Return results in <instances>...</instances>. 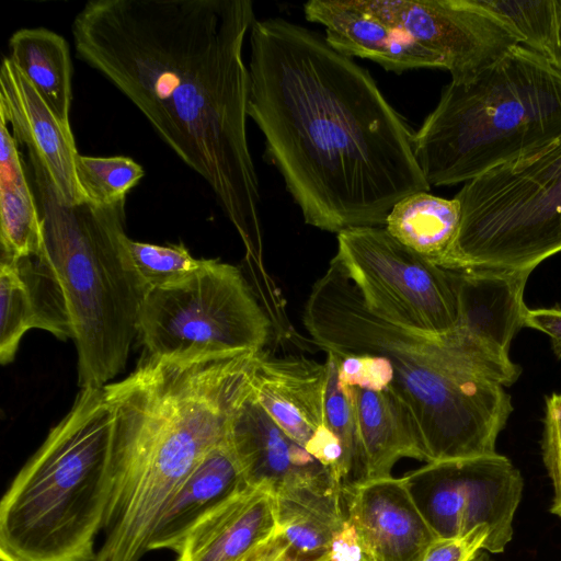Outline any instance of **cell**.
I'll return each mask as SVG.
<instances>
[{
    "instance_id": "1",
    "label": "cell",
    "mask_w": 561,
    "mask_h": 561,
    "mask_svg": "<svg viewBox=\"0 0 561 561\" xmlns=\"http://www.w3.org/2000/svg\"><path fill=\"white\" fill-rule=\"evenodd\" d=\"M254 21L250 0H92L71 24L77 57L206 181L250 244L260 239L261 199L243 44Z\"/></svg>"
},
{
    "instance_id": "2",
    "label": "cell",
    "mask_w": 561,
    "mask_h": 561,
    "mask_svg": "<svg viewBox=\"0 0 561 561\" xmlns=\"http://www.w3.org/2000/svg\"><path fill=\"white\" fill-rule=\"evenodd\" d=\"M250 46L248 116L306 224L381 227L398 202L430 191L413 134L366 69L279 18L255 20Z\"/></svg>"
},
{
    "instance_id": "3",
    "label": "cell",
    "mask_w": 561,
    "mask_h": 561,
    "mask_svg": "<svg viewBox=\"0 0 561 561\" xmlns=\"http://www.w3.org/2000/svg\"><path fill=\"white\" fill-rule=\"evenodd\" d=\"M260 352L178 360L148 356L103 386L111 413L112 491L94 561H140L169 500L226 442Z\"/></svg>"
},
{
    "instance_id": "4",
    "label": "cell",
    "mask_w": 561,
    "mask_h": 561,
    "mask_svg": "<svg viewBox=\"0 0 561 561\" xmlns=\"http://www.w3.org/2000/svg\"><path fill=\"white\" fill-rule=\"evenodd\" d=\"M302 322L325 352L390 360V387L413 413L430 462L496 453L511 396L456 332L431 335L378 317L335 256L312 286Z\"/></svg>"
},
{
    "instance_id": "5",
    "label": "cell",
    "mask_w": 561,
    "mask_h": 561,
    "mask_svg": "<svg viewBox=\"0 0 561 561\" xmlns=\"http://www.w3.org/2000/svg\"><path fill=\"white\" fill-rule=\"evenodd\" d=\"M27 161L42 252L61 285L72 325L79 386L103 387L126 366L149 290L124 243L125 201L67 205L32 150Z\"/></svg>"
},
{
    "instance_id": "6",
    "label": "cell",
    "mask_w": 561,
    "mask_h": 561,
    "mask_svg": "<svg viewBox=\"0 0 561 561\" xmlns=\"http://www.w3.org/2000/svg\"><path fill=\"white\" fill-rule=\"evenodd\" d=\"M561 139V67L522 44L476 75L451 80L413 134L435 186L471 181Z\"/></svg>"
},
{
    "instance_id": "7",
    "label": "cell",
    "mask_w": 561,
    "mask_h": 561,
    "mask_svg": "<svg viewBox=\"0 0 561 561\" xmlns=\"http://www.w3.org/2000/svg\"><path fill=\"white\" fill-rule=\"evenodd\" d=\"M112 491L111 413L84 387L0 503V549L20 561H94Z\"/></svg>"
},
{
    "instance_id": "8",
    "label": "cell",
    "mask_w": 561,
    "mask_h": 561,
    "mask_svg": "<svg viewBox=\"0 0 561 561\" xmlns=\"http://www.w3.org/2000/svg\"><path fill=\"white\" fill-rule=\"evenodd\" d=\"M460 225L437 265L531 273L561 252V139L465 183Z\"/></svg>"
},
{
    "instance_id": "9",
    "label": "cell",
    "mask_w": 561,
    "mask_h": 561,
    "mask_svg": "<svg viewBox=\"0 0 561 561\" xmlns=\"http://www.w3.org/2000/svg\"><path fill=\"white\" fill-rule=\"evenodd\" d=\"M270 331L240 270L217 259L183 282L149 289L138 319L148 356L178 360L261 352Z\"/></svg>"
},
{
    "instance_id": "10",
    "label": "cell",
    "mask_w": 561,
    "mask_h": 561,
    "mask_svg": "<svg viewBox=\"0 0 561 561\" xmlns=\"http://www.w3.org/2000/svg\"><path fill=\"white\" fill-rule=\"evenodd\" d=\"M337 244L335 257L375 314L431 335L456 330L459 300L454 270L405 247L385 227L341 231Z\"/></svg>"
},
{
    "instance_id": "11",
    "label": "cell",
    "mask_w": 561,
    "mask_h": 561,
    "mask_svg": "<svg viewBox=\"0 0 561 561\" xmlns=\"http://www.w3.org/2000/svg\"><path fill=\"white\" fill-rule=\"evenodd\" d=\"M402 478L437 538L486 527L484 551L501 553L511 542L524 480L507 457L494 453L426 462Z\"/></svg>"
},
{
    "instance_id": "12",
    "label": "cell",
    "mask_w": 561,
    "mask_h": 561,
    "mask_svg": "<svg viewBox=\"0 0 561 561\" xmlns=\"http://www.w3.org/2000/svg\"><path fill=\"white\" fill-rule=\"evenodd\" d=\"M367 12L437 55L451 80L469 78L520 44L480 0H357Z\"/></svg>"
},
{
    "instance_id": "13",
    "label": "cell",
    "mask_w": 561,
    "mask_h": 561,
    "mask_svg": "<svg viewBox=\"0 0 561 561\" xmlns=\"http://www.w3.org/2000/svg\"><path fill=\"white\" fill-rule=\"evenodd\" d=\"M459 300L455 332L502 382L513 385L520 368L510 358L513 337L525 327L524 290L530 273L454 270Z\"/></svg>"
},
{
    "instance_id": "14",
    "label": "cell",
    "mask_w": 561,
    "mask_h": 561,
    "mask_svg": "<svg viewBox=\"0 0 561 561\" xmlns=\"http://www.w3.org/2000/svg\"><path fill=\"white\" fill-rule=\"evenodd\" d=\"M226 442L249 485H266L274 494L304 488L342 490L334 474L273 421L252 388L230 417Z\"/></svg>"
},
{
    "instance_id": "15",
    "label": "cell",
    "mask_w": 561,
    "mask_h": 561,
    "mask_svg": "<svg viewBox=\"0 0 561 561\" xmlns=\"http://www.w3.org/2000/svg\"><path fill=\"white\" fill-rule=\"evenodd\" d=\"M342 495L371 561H422L437 539L403 478L353 482L342 488Z\"/></svg>"
},
{
    "instance_id": "16",
    "label": "cell",
    "mask_w": 561,
    "mask_h": 561,
    "mask_svg": "<svg viewBox=\"0 0 561 561\" xmlns=\"http://www.w3.org/2000/svg\"><path fill=\"white\" fill-rule=\"evenodd\" d=\"M0 116L11 126L16 144L38 157L59 198L71 206L84 203L71 126L56 116L9 57L0 69Z\"/></svg>"
},
{
    "instance_id": "17",
    "label": "cell",
    "mask_w": 561,
    "mask_h": 561,
    "mask_svg": "<svg viewBox=\"0 0 561 561\" xmlns=\"http://www.w3.org/2000/svg\"><path fill=\"white\" fill-rule=\"evenodd\" d=\"M31 329L73 339L66 298L46 256L0 261V362L10 364Z\"/></svg>"
},
{
    "instance_id": "18",
    "label": "cell",
    "mask_w": 561,
    "mask_h": 561,
    "mask_svg": "<svg viewBox=\"0 0 561 561\" xmlns=\"http://www.w3.org/2000/svg\"><path fill=\"white\" fill-rule=\"evenodd\" d=\"M304 13L309 22L324 26L328 44L346 57L367 58L396 73L443 68L437 55L364 10L357 0H310Z\"/></svg>"
},
{
    "instance_id": "19",
    "label": "cell",
    "mask_w": 561,
    "mask_h": 561,
    "mask_svg": "<svg viewBox=\"0 0 561 561\" xmlns=\"http://www.w3.org/2000/svg\"><path fill=\"white\" fill-rule=\"evenodd\" d=\"M276 529L272 489L248 484L191 528L175 561H238Z\"/></svg>"
},
{
    "instance_id": "20",
    "label": "cell",
    "mask_w": 561,
    "mask_h": 561,
    "mask_svg": "<svg viewBox=\"0 0 561 561\" xmlns=\"http://www.w3.org/2000/svg\"><path fill=\"white\" fill-rule=\"evenodd\" d=\"M325 364L305 357L274 358L260 352L252 392L273 421L302 447L323 424Z\"/></svg>"
},
{
    "instance_id": "21",
    "label": "cell",
    "mask_w": 561,
    "mask_h": 561,
    "mask_svg": "<svg viewBox=\"0 0 561 561\" xmlns=\"http://www.w3.org/2000/svg\"><path fill=\"white\" fill-rule=\"evenodd\" d=\"M350 389L357 442L354 482L392 477V469L401 458L430 462L413 413L391 387L380 391Z\"/></svg>"
},
{
    "instance_id": "22",
    "label": "cell",
    "mask_w": 561,
    "mask_h": 561,
    "mask_svg": "<svg viewBox=\"0 0 561 561\" xmlns=\"http://www.w3.org/2000/svg\"><path fill=\"white\" fill-rule=\"evenodd\" d=\"M248 485L227 442L210 449L173 493L152 531L148 550L175 552L206 514Z\"/></svg>"
},
{
    "instance_id": "23",
    "label": "cell",
    "mask_w": 561,
    "mask_h": 561,
    "mask_svg": "<svg viewBox=\"0 0 561 561\" xmlns=\"http://www.w3.org/2000/svg\"><path fill=\"white\" fill-rule=\"evenodd\" d=\"M1 260L16 261L43 249L42 222L35 194L18 144L0 116Z\"/></svg>"
},
{
    "instance_id": "24",
    "label": "cell",
    "mask_w": 561,
    "mask_h": 561,
    "mask_svg": "<svg viewBox=\"0 0 561 561\" xmlns=\"http://www.w3.org/2000/svg\"><path fill=\"white\" fill-rule=\"evenodd\" d=\"M9 49L12 64L70 126L72 62L65 37L45 27L20 28L9 38Z\"/></svg>"
},
{
    "instance_id": "25",
    "label": "cell",
    "mask_w": 561,
    "mask_h": 561,
    "mask_svg": "<svg viewBox=\"0 0 561 561\" xmlns=\"http://www.w3.org/2000/svg\"><path fill=\"white\" fill-rule=\"evenodd\" d=\"M275 495L277 527L293 551L306 559L327 556L346 516L342 491L304 488Z\"/></svg>"
},
{
    "instance_id": "26",
    "label": "cell",
    "mask_w": 561,
    "mask_h": 561,
    "mask_svg": "<svg viewBox=\"0 0 561 561\" xmlns=\"http://www.w3.org/2000/svg\"><path fill=\"white\" fill-rule=\"evenodd\" d=\"M460 225V206L428 192L411 194L390 210L385 228L399 242L435 264L454 242Z\"/></svg>"
},
{
    "instance_id": "27",
    "label": "cell",
    "mask_w": 561,
    "mask_h": 561,
    "mask_svg": "<svg viewBox=\"0 0 561 561\" xmlns=\"http://www.w3.org/2000/svg\"><path fill=\"white\" fill-rule=\"evenodd\" d=\"M76 173L85 199L99 206L126 201L128 192L145 175L142 167L131 158L92 157L80 153L76 160Z\"/></svg>"
},
{
    "instance_id": "28",
    "label": "cell",
    "mask_w": 561,
    "mask_h": 561,
    "mask_svg": "<svg viewBox=\"0 0 561 561\" xmlns=\"http://www.w3.org/2000/svg\"><path fill=\"white\" fill-rule=\"evenodd\" d=\"M133 264L148 289L171 286L203 270L210 259H196L183 243L158 245L124 239Z\"/></svg>"
},
{
    "instance_id": "29",
    "label": "cell",
    "mask_w": 561,
    "mask_h": 561,
    "mask_svg": "<svg viewBox=\"0 0 561 561\" xmlns=\"http://www.w3.org/2000/svg\"><path fill=\"white\" fill-rule=\"evenodd\" d=\"M518 36L520 44L550 58L557 35V0H480Z\"/></svg>"
},
{
    "instance_id": "30",
    "label": "cell",
    "mask_w": 561,
    "mask_h": 561,
    "mask_svg": "<svg viewBox=\"0 0 561 561\" xmlns=\"http://www.w3.org/2000/svg\"><path fill=\"white\" fill-rule=\"evenodd\" d=\"M327 354L324 362L327 382L323 423L341 440L344 450L346 484H350L355 481L357 471L355 408L350 387L339 383V365L341 357L332 352H327Z\"/></svg>"
},
{
    "instance_id": "31",
    "label": "cell",
    "mask_w": 561,
    "mask_h": 561,
    "mask_svg": "<svg viewBox=\"0 0 561 561\" xmlns=\"http://www.w3.org/2000/svg\"><path fill=\"white\" fill-rule=\"evenodd\" d=\"M340 357V385L373 391H380L391 386L394 373L387 357L373 354H352Z\"/></svg>"
},
{
    "instance_id": "32",
    "label": "cell",
    "mask_w": 561,
    "mask_h": 561,
    "mask_svg": "<svg viewBox=\"0 0 561 561\" xmlns=\"http://www.w3.org/2000/svg\"><path fill=\"white\" fill-rule=\"evenodd\" d=\"M541 450L553 486L550 512L561 518V393L546 399Z\"/></svg>"
},
{
    "instance_id": "33",
    "label": "cell",
    "mask_w": 561,
    "mask_h": 561,
    "mask_svg": "<svg viewBox=\"0 0 561 561\" xmlns=\"http://www.w3.org/2000/svg\"><path fill=\"white\" fill-rule=\"evenodd\" d=\"M489 537L486 527H478L455 538H437L425 552L422 561H471L484 549Z\"/></svg>"
},
{
    "instance_id": "34",
    "label": "cell",
    "mask_w": 561,
    "mask_h": 561,
    "mask_svg": "<svg viewBox=\"0 0 561 561\" xmlns=\"http://www.w3.org/2000/svg\"><path fill=\"white\" fill-rule=\"evenodd\" d=\"M238 561H330L329 556L306 559L293 551L278 527L267 539L259 543Z\"/></svg>"
},
{
    "instance_id": "35",
    "label": "cell",
    "mask_w": 561,
    "mask_h": 561,
    "mask_svg": "<svg viewBox=\"0 0 561 561\" xmlns=\"http://www.w3.org/2000/svg\"><path fill=\"white\" fill-rule=\"evenodd\" d=\"M330 561H363L365 552L353 522L346 517L334 534L328 552Z\"/></svg>"
},
{
    "instance_id": "36",
    "label": "cell",
    "mask_w": 561,
    "mask_h": 561,
    "mask_svg": "<svg viewBox=\"0 0 561 561\" xmlns=\"http://www.w3.org/2000/svg\"><path fill=\"white\" fill-rule=\"evenodd\" d=\"M525 327L547 334L551 340L554 354L561 358V308H528Z\"/></svg>"
},
{
    "instance_id": "37",
    "label": "cell",
    "mask_w": 561,
    "mask_h": 561,
    "mask_svg": "<svg viewBox=\"0 0 561 561\" xmlns=\"http://www.w3.org/2000/svg\"><path fill=\"white\" fill-rule=\"evenodd\" d=\"M550 59L561 67V0H557V35Z\"/></svg>"
},
{
    "instance_id": "38",
    "label": "cell",
    "mask_w": 561,
    "mask_h": 561,
    "mask_svg": "<svg viewBox=\"0 0 561 561\" xmlns=\"http://www.w3.org/2000/svg\"><path fill=\"white\" fill-rule=\"evenodd\" d=\"M471 561H494L489 552L481 550L477 553V556Z\"/></svg>"
},
{
    "instance_id": "39",
    "label": "cell",
    "mask_w": 561,
    "mask_h": 561,
    "mask_svg": "<svg viewBox=\"0 0 561 561\" xmlns=\"http://www.w3.org/2000/svg\"><path fill=\"white\" fill-rule=\"evenodd\" d=\"M0 561H20V560L14 558L12 554L8 553L7 551L0 549Z\"/></svg>"
},
{
    "instance_id": "40",
    "label": "cell",
    "mask_w": 561,
    "mask_h": 561,
    "mask_svg": "<svg viewBox=\"0 0 561 561\" xmlns=\"http://www.w3.org/2000/svg\"><path fill=\"white\" fill-rule=\"evenodd\" d=\"M363 561H371V560L369 558H367L366 554H365Z\"/></svg>"
}]
</instances>
